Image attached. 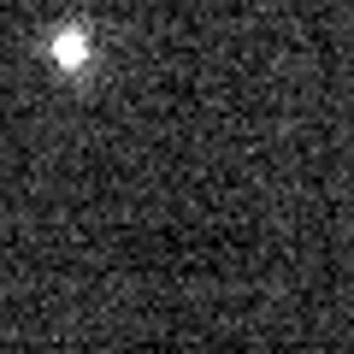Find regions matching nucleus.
Listing matches in <instances>:
<instances>
[{"label":"nucleus","instance_id":"obj_1","mask_svg":"<svg viewBox=\"0 0 354 354\" xmlns=\"http://www.w3.org/2000/svg\"><path fill=\"white\" fill-rule=\"evenodd\" d=\"M88 48H95V41H88V30L77 24V18H65V24L48 30V53L65 65V71H83V65H88Z\"/></svg>","mask_w":354,"mask_h":354}]
</instances>
